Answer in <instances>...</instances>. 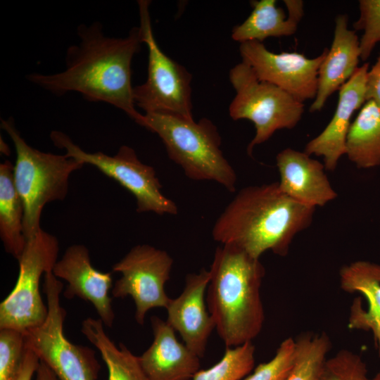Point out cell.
Here are the masks:
<instances>
[{"mask_svg": "<svg viewBox=\"0 0 380 380\" xmlns=\"http://www.w3.org/2000/svg\"><path fill=\"white\" fill-rule=\"evenodd\" d=\"M50 138L54 146L65 150L68 157L96 167L130 191L136 198L137 213L151 212L160 215L178 213L175 203L162 193L154 168L143 163L132 148L123 145L116 154L109 156L84 151L61 131H52Z\"/></svg>", "mask_w": 380, "mask_h": 380, "instance_id": "10", "label": "cell"}, {"mask_svg": "<svg viewBox=\"0 0 380 380\" xmlns=\"http://www.w3.org/2000/svg\"><path fill=\"white\" fill-rule=\"evenodd\" d=\"M52 272L58 279L68 282L63 291L66 298L77 297L90 302L103 324L113 326L115 313L109 295L113 286L112 274L99 271L92 266L85 246H69L56 262Z\"/></svg>", "mask_w": 380, "mask_h": 380, "instance_id": "13", "label": "cell"}, {"mask_svg": "<svg viewBox=\"0 0 380 380\" xmlns=\"http://www.w3.org/2000/svg\"><path fill=\"white\" fill-rule=\"evenodd\" d=\"M210 272L205 269L188 274L179 296L170 298L166 322L179 332L184 343L199 357L205 355L215 323L205 303Z\"/></svg>", "mask_w": 380, "mask_h": 380, "instance_id": "14", "label": "cell"}, {"mask_svg": "<svg viewBox=\"0 0 380 380\" xmlns=\"http://www.w3.org/2000/svg\"><path fill=\"white\" fill-rule=\"evenodd\" d=\"M101 319L88 317L82 322L81 331L99 351L108 372V380H148L134 355L124 344L118 347L107 336Z\"/></svg>", "mask_w": 380, "mask_h": 380, "instance_id": "23", "label": "cell"}, {"mask_svg": "<svg viewBox=\"0 0 380 380\" xmlns=\"http://www.w3.org/2000/svg\"><path fill=\"white\" fill-rule=\"evenodd\" d=\"M151 345L141 356L140 364L148 380H190L200 369V358L178 341L174 329L157 316L151 318Z\"/></svg>", "mask_w": 380, "mask_h": 380, "instance_id": "17", "label": "cell"}, {"mask_svg": "<svg viewBox=\"0 0 380 380\" xmlns=\"http://www.w3.org/2000/svg\"><path fill=\"white\" fill-rule=\"evenodd\" d=\"M346 14L335 20L334 38L330 49L319 65L316 96L310 111H319L329 97L352 77L358 68L360 59L359 38L355 30L348 25Z\"/></svg>", "mask_w": 380, "mask_h": 380, "instance_id": "18", "label": "cell"}, {"mask_svg": "<svg viewBox=\"0 0 380 380\" xmlns=\"http://www.w3.org/2000/svg\"><path fill=\"white\" fill-rule=\"evenodd\" d=\"M173 265L165 251L148 244H139L112 267L121 274L111 289L113 298L130 296L136 306L135 319L143 325L146 313L155 308H166L170 298L165 291Z\"/></svg>", "mask_w": 380, "mask_h": 380, "instance_id": "11", "label": "cell"}, {"mask_svg": "<svg viewBox=\"0 0 380 380\" xmlns=\"http://www.w3.org/2000/svg\"><path fill=\"white\" fill-rule=\"evenodd\" d=\"M58 251L57 238L42 229L27 241L18 259L15 285L0 304V329L25 333L45 321L48 308L40 293V281L43 275L52 271Z\"/></svg>", "mask_w": 380, "mask_h": 380, "instance_id": "9", "label": "cell"}, {"mask_svg": "<svg viewBox=\"0 0 380 380\" xmlns=\"http://www.w3.org/2000/svg\"><path fill=\"white\" fill-rule=\"evenodd\" d=\"M77 33L79 43L67 49L63 70L32 73L26 77L28 81L58 96L75 91L87 101L108 103L138 124L143 114L133 98L131 65L143 44L139 27H134L125 37H114L95 22L80 25Z\"/></svg>", "mask_w": 380, "mask_h": 380, "instance_id": "1", "label": "cell"}, {"mask_svg": "<svg viewBox=\"0 0 380 380\" xmlns=\"http://www.w3.org/2000/svg\"><path fill=\"white\" fill-rule=\"evenodd\" d=\"M229 78L236 94L229 107L234 120L252 122L255 134L247 147L252 156L255 146L267 141L282 129L294 128L302 118L304 103L278 87L259 80L243 62L234 66Z\"/></svg>", "mask_w": 380, "mask_h": 380, "instance_id": "6", "label": "cell"}, {"mask_svg": "<svg viewBox=\"0 0 380 380\" xmlns=\"http://www.w3.org/2000/svg\"><path fill=\"white\" fill-rule=\"evenodd\" d=\"M369 63L359 66L352 77L338 90L334 114L322 132L311 139L304 152L322 156L325 170L333 171L341 157L346 155V139L351 118L366 102L365 83Z\"/></svg>", "mask_w": 380, "mask_h": 380, "instance_id": "15", "label": "cell"}, {"mask_svg": "<svg viewBox=\"0 0 380 380\" xmlns=\"http://www.w3.org/2000/svg\"><path fill=\"white\" fill-rule=\"evenodd\" d=\"M138 125L156 133L169 158L196 181H214L230 192L236 190V173L221 150V137L209 119H194L158 113L143 114Z\"/></svg>", "mask_w": 380, "mask_h": 380, "instance_id": "4", "label": "cell"}, {"mask_svg": "<svg viewBox=\"0 0 380 380\" xmlns=\"http://www.w3.org/2000/svg\"><path fill=\"white\" fill-rule=\"evenodd\" d=\"M315 210L285 194L278 182L249 186L218 217L212 236L255 258L269 250L285 256L295 236L310 225Z\"/></svg>", "mask_w": 380, "mask_h": 380, "instance_id": "2", "label": "cell"}, {"mask_svg": "<svg viewBox=\"0 0 380 380\" xmlns=\"http://www.w3.org/2000/svg\"><path fill=\"white\" fill-rule=\"evenodd\" d=\"M340 284L346 292L360 293L366 298V310L360 298L353 300L348 327L350 329L372 331L380 357V265L359 260L345 265L340 270Z\"/></svg>", "mask_w": 380, "mask_h": 380, "instance_id": "19", "label": "cell"}, {"mask_svg": "<svg viewBox=\"0 0 380 380\" xmlns=\"http://www.w3.org/2000/svg\"><path fill=\"white\" fill-rule=\"evenodd\" d=\"M327 50L325 48L318 56L309 58L298 52L274 53L255 41L239 46L242 62L259 80L278 87L302 103L316 96L318 70Z\"/></svg>", "mask_w": 380, "mask_h": 380, "instance_id": "12", "label": "cell"}, {"mask_svg": "<svg viewBox=\"0 0 380 380\" xmlns=\"http://www.w3.org/2000/svg\"><path fill=\"white\" fill-rule=\"evenodd\" d=\"M365 100L372 101L380 108V53L376 63L367 74Z\"/></svg>", "mask_w": 380, "mask_h": 380, "instance_id": "30", "label": "cell"}, {"mask_svg": "<svg viewBox=\"0 0 380 380\" xmlns=\"http://www.w3.org/2000/svg\"><path fill=\"white\" fill-rule=\"evenodd\" d=\"M34 380H58V379L45 363L40 361Z\"/></svg>", "mask_w": 380, "mask_h": 380, "instance_id": "32", "label": "cell"}, {"mask_svg": "<svg viewBox=\"0 0 380 380\" xmlns=\"http://www.w3.org/2000/svg\"><path fill=\"white\" fill-rule=\"evenodd\" d=\"M318 380H373L361 357L348 350H341L327 358Z\"/></svg>", "mask_w": 380, "mask_h": 380, "instance_id": "27", "label": "cell"}, {"mask_svg": "<svg viewBox=\"0 0 380 380\" xmlns=\"http://www.w3.org/2000/svg\"><path fill=\"white\" fill-rule=\"evenodd\" d=\"M296 356L286 380H318L331 341L325 333H305L296 340Z\"/></svg>", "mask_w": 380, "mask_h": 380, "instance_id": "24", "label": "cell"}, {"mask_svg": "<svg viewBox=\"0 0 380 380\" xmlns=\"http://www.w3.org/2000/svg\"><path fill=\"white\" fill-rule=\"evenodd\" d=\"M280 189L295 201L310 206H324L337 197L325 174L324 163L305 152L286 148L276 156Z\"/></svg>", "mask_w": 380, "mask_h": 380, "instance_id": "16", "label": "cell"}, {"mask_svg": "<svg viewBox=\"0 0 380 380\" xmlns=\"http://www.w3.org/2000/svg\"><path fill=\"white\" fill-rule=\"evenodd\" d=\"M26 350L25 333L0 329V380H16Z\"/></svg>", "mask_w": 380, "mask_h": 380, "instance_id": "26", "label": "cell"}, {"mask_svg": "<svg viewBox=\"0 0 380 380\" xmlns=\"http://www.w3.org/2000/svg\"><path fill=\"white\" fill-rule=\"evenodd\" d=\"M63 289L62 281L52 271L44 274V291L48 315L42 324L25 333L26 346L58 380H97L101 365L95 351L89 347L72 343L64 334L66 311L60 301Z\"/></svg>", "mask_w": 380, "mask_h": 380, "instance_id": "7", "label": "cell"}, {"mask_svg": "<svg viewBox=\"0 0 380 380\" xmlns=\"http://www.w3.org/2000/svg\"><path fill=\"white\" fill-rule=\"evenodd\" d=\"M287 15L275 0L251 1L253 11L241 24L234 27L232 38L240 44L262 42L270 37H289L294 34L304 15L301 0H284Z\"/></svg>", "mask_w": 380, "mask_h": 380, "instance_id": "20", "label": "cell"}, {"mask_svg": "<svg viewBox=\"0 0 380 380\" xmlns=\"http://www.w3.org/2000/svg\"><path fill=\"white\" fill-rule=\"evenodd\" d=\"M148 0L138 1L139 30L148 49V73L145 82L134 87L136 106L145 113L170 114L194 119L191 102V75L168 57L154 37Z\"/></svg>", "mask_w": 380, "mask_h": 380, "instance_id": "8", "label": "cell"}, {"mask_svg": "<svg viewBox=\"0 0 380 380\" xmlns=\"http://www.w3.org/2000/svg\"><path fill=\"white\" fill-rule=\"evenodd\" d=\"M1 127L11 137L16 152L13 180L24 205V235L27 241L42 229L44 206L66 197L70 175L84 165L65 154L43 152L30 146L11 118L1 119Z\"/></svg>", "mask_w": 380, "mask_h": 380, "instance_id": "5", "label": "cell"}, {"mask_svg": "<svg viewBox=\"0 0 380 380\" xmlns=\"http://www.w3.org/2000/svg\"><path fill=\"white\" fill-rule=\"evenodd\" d=\"M296 356V341L287 338L280 343L270 361L258 365L251 374L241 380H286L293 367Z\"/></svg>", "mask_w": 380, "mask_h": 380, "instance_id": "29", "label": "cell"}, {"mask_svg": "<svg viewBox=\"0 0 380 380\" xmlns=\"http://www.w3.org/2000/svg\"><path fill=\"white\" fill-rule=\"evenodd\" d=\"M372 379L373 380H380V372H379Z\"/></svg>", "mask_w": 380, "mask_h": 380, "instance_id": "34", "label": "cell"}, {"mask_svg": "<svg viewBox=\"0 0 380 380\" xmlns=\"http://www.w3.org/2000/svg\"><path fill=\"white\" fill-rule=\"evenodd\" d=\"M6 146V144L4 141H2V139H1V151L3 152V153L8 156L9 148L8 146L5 148Z\"/></svg>", "mask_w": 380, "mask_h": 380, "instance_id": "33", "label": "cell"}, {"mask_svg": "<svg viewBox=\"0 0 380 380\" xmlns=\"http://www.w3.org/2000/svg\"><path fill=\"white\" fill-rule=\"evenodd\" d=\"M209 272L206 301L220 338L227 348L252 342L265 321L262 264L237 247L222 245L215 250Z\"/></svg>", "mask_w": 380, "mask_h": 380, "instance_id": "3", "label": "cell"}, {"mask_svg": "<svg viewBox=\"0 0 380 380\" xmlns=\"http://www.w3.org/2000/svg\"><path fill=\"white\" fill-rule=\"evenodd\" d=\"M346 155L358 168L380 166V108L372 101L364 103L350 125Z\"/></svg>", "mask_w": 380, "mask_h": 380, "instance_id": "22", "label": "cell"}, {"mask_svg": "<svg viewBox=\"0 0 380 380\" xmlns=\"http://www.w3.org/2000/svg\"><path fill=\"white\" fill-rule=\"evenodd\" d=\"M360 16L353 23L356 30H363L359 39L360 59H368L376 44L380 42V0L359 1Z\"/></svg>", "mask_w": 380, "mask_h": 380, "instance_id": "28", "label": "cell"}, {"mask_svg": "<svg viewBox=\"0 0 380 380\" xmlns=\"http://www.w3.org/2000/svg\"><path fill=\"white\" fill-rule=\"evenodd\" d=\"M255 365V346L252 342L227 348L223 357L211 367L198 371L193 380H241Z\"/></svg>", "mask_w": 380, "mask_h": 380, "instance_id": "25", "label": "cell"}, {"mask_svg": "<svg viewBox=\"0 0 380 380\" xmlns=\"http://www.w3.org/2000/svg\"><path fill=\"white\" fill-rule=\"evenodd\" d=\"M39 362L40 360L36 353L27 346L23 362L16 380H32Z\"/></svg>", "mask_w": 380, "mask_h": 380, "instance_id": "31", "label": "cell"}, {"mask_svg": "<svg viewBox=\"0 0 380 380\" xmlns=\"http://www.w3.org/2000/svg\"><path fill=\"white\" fill-rule=\"evenodd\" d=\"M25 209L13 180V165H0V237L6 251L15 259L22 255L27 241L24 235Z\"/></svg>", "mask_w": 380, "mask_h": 380, "instance_id": "21", "label": "cell"}]
</instances>
